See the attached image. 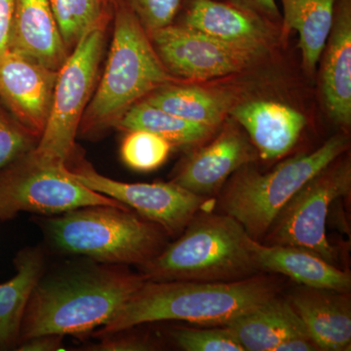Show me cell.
I'll return each mask as SVG.
<instances>
[{
	"mask_svg": "<svg viewBox=\"0 0 351 351\" xmlns=\"http://www.w3.org/2000/svg\"><path fill=\"white\" fill-rule=\"evenodd\" d=\"M145 281L125 265L89 258L50 274L44 270L25 306L20 343L45 334L80 336L105 326Z\"/></svg>",
	"mask_w": 351,
	"mask_h": 351,
	"instance_id": "cell-1",
	"label": "cell"
},
{
	"mask_svg": "<svg viewBox=\"0 0 351 351\" xmlns=\"http://www.w3.org/2000/svg\"><path fill=\"white\" fill-rule=\"evenodd\" d=\"M278 290L276 280L261 274L226 282L147 280L97 336L164 320L225 326L276 298Z\"/></svg>",
	"mask_w": 351,
	"mask_h": 351,
	"instance_id": "cell-2",
	"label": "cell"
},
{
	"mask_svg": "<svg viewBox=\"0 0 351 351\" xmlns=\"http://www.w3.org/2000/svg\"><path fill=\"white\" fill-rule=\"evenodd\" d=\"M253 241L232 217L203 210L179 239L138 267L149 281L240 280L260 274Z\"/></svg>",
	"mask_w": 351,
	"mask_h": 351,
	"instance_id": "cell-3",
	"label": "cell"
},
{
	"mask_svg": "<svg viewBox=\"0 0 351 351\" xmlns=\"http://www.w3.org/2000/svg\"><path fill=\"white\" fill-rule=\"evenodd\" d=\"M112 43L105 71L78 132L96 136L115 127L124 113L152 92L181 83L164 68L149 36L124 2L113 15Z\"/></svg>",
	"mask_w": 351,
	"mask_h": 351,
	"instance_id": "cell-4",
	"label": "cell"
},
{
	"mask_svg": "<svg viewBox=\"0 0 351 351\" xmlns=\"http://www.w3.org/2000/svg\"><path fill=\"white\" fill-rule=\"evenodd\" d=\"M41 221L53 248L98 263L140 267L167 245L160 226L128 207L92 205Z\"/></svg>",
	"mask_w": 351,
	"mask_h": 351,
	"instance_id": "cell-5",
	"label": "cell"
},
{
	"mask_svg": "<svg viewBox=\"0 0 351 351\" xmlns=\"http://www.w3.org/2000/svg\"><path fill=\"white\" fill-rule=\"evenodd\" d=\"M348 147L350 138L343 132L313 152L286 159L269 173H261L255 162L245 164L219 191L218 209L237 219L252 239L261 242L289 200Z\"/></svg>",
	"mask_w": 351,
	"mask_h": 351,
	"instance_id": "cell-6",
	"label": "cell"
},
{
	"mask_svg": "<svg viewBox=\"0 0 351 351\" xmlns=\"http://www.w3.org/2000/svg\"><path fill=\"white\" fill-rule=\"evenodd\" d=\"M107 27L88 32L58 71L47 124L32 151L43 162L66 166L75 152L80 122L94 93Z\"/></svg>",
	"mask_w": 351,
	"mask_h": 351,
	"instance_id": "cell-7",
	"label": "cell"
},
{
	"mask_svg": "<svg viewBox=\"0 0 351 351\" xmlns=\"http://www.w3.org/2000/svg\"><path fill=\"white\" fill-rule=\"evenodd\" d=\"M32 151L0 171V221L20 212L55 216L92 205L126 207L83 186L66 166L39 160Z\"/></svg>",
	"mask_w": 351,
	"mask_h": 351,
	"instance_id": "cell-8",
	"label": "cell"
},
{
	"mask_svg": "<svg viewBox=\"0 0 351 351\" xmlns=\"http://www.w3.org/2000/svg\"><path fill=\"white\" fill-rule=\"evenodd\" d=\"M350 189L351 161L345 152L289 200L262 243L301 247L336 265L338 254L327 239L326 219L332 203L350 195Z\"/></svg>",
	"mask_w": 351,
	"mask_h": 351,
	"instance_id": "cell-9",
	"label": "cell"
},
{
	"mask_svg": "<svg viewBox=\"0 0 351 351\" xmlns=\"http://www.w3.org/2000/svg\"><path fill=\"white\" fill-rule=\"evenodd\" d=\"M69 174L83 186L130 207L143 218L157 223L168 235L181 234L191 219L205 210L209 198L195 195L173 182L115 181L100 174L86 161L66 166Z\"/></svg>",
	"mask_w": 351,
	"mask_h": 351,
	"instance_id": "cell-10",
	"label": "cell"
},
{
	"mask_svg": "<svg viewBox=\"0 0 351 351\" xmlns=\"http://www.w3.org/2000/svg\"><path fill=\"white\" fill-rule=\"evenodd\" d=\"M164 68L181 80H209L239 73L258 57L177 24L147 34Z\"/></svg>",
	"mask_w": 351,
	"mask_h": 351,
	"instance_id": "cell-11",
	"label": "cell"
},
{
	"mask_svg": "<svg viewBox=\"0 0 351 351\" xmlns=\"http://www.w3.org/2000/svg\"><path fill=\"white\" fill-rule=\"evenodd\" d=\"M174 24L258 58L278 43L280 25L219 0H184Z\"/></svg>",
	"mask_w": 351,
	"mask_h": 351,
	"instance_id": "cell-12",
	"label": "cell"
},
{
	"mask_svg": "<svg viewBox=\"0 0 351 351\" xmlns=\"http://www.w3.org/2000/svg\"><path fill=\"white\" fill-rule=\"evenodd\" d=\"M209 144L184 157L176 168L171 182L203 197L218 195L237 169L256 162L257 149L234 120L228 119Z\"/></svg>",
	"mask_w": 351,
	"mask_h": 351,
	"instance_id": "cell-13",
	"label": "cell"
},
{
	"mask_svg": "<svg viewBox=\"0 0 351 351\" xmlns=\"http://www.w3.org/2000/svg\"><path fill=\"white\" fill-rule=\"evenodd\" d=\"M57 75L10 51L0 58V101L39 138L49 117Z\"/></svg>",
	"mask_w": 351,
	"mask_h": 351,
	"instance_id": "cell-14",
	"label": "cell"
},
{
	"mask_svg": "<svg viewBox=\"0 0 351 351\" xmlns=\"http://www.w3.org/2000/svg\"><path fill=\"white\" fill-rule=\"evenodd\" d=\"M228 117L247 132L263 160H276L288 154L306 125V117L299 110L271 100L237 101Z\"/></svg>",
	"mask_w": 351,
	"mask_h": 351,
	"instance_id": "cell-15",
	"label": "cell"
},
{
	"mask_svg": "<svg viewBox=\"0 0 351 351\" xmlns=\"http://www.w3.org/2000/svg\"><path fill=\"white\" fill-rule=\"evenodd\" d=\"M320 89L328 115L345 128L351 124V0H336L334 19L321 55Z\"/></svg>",
	"mask_w": 351,
	"mask_h": 351,
	"instance_id": "cell-16",
	"label": "cell"
},
{
	"mask_svg": "<svg viewBox=\"0 0 351 351\" xmlns=\"http://www.w3.org/2000/svg\"><path fill=\"white\" fill-rule=\"evenodd\" d=\"M319 350L346 351L351 346L348 292L304 287L288 299Z\"/></svg>",
	"mask_w": 351,
	"mask_h": 351,
	"instance_id": "cell-17",
	"label": "cell"
},
{
	"mask_svg": "<svg viewBox=\"0 0 351 351\" xmlns=\"http://www.w3.org/2000/svg\"><path fill=\"white\" fill-rule=\"evenodd\" d=\"M10 52L59 71L71 54L48 0H16Z\"/></svg>",
	"mask_w": 351,
	"mask_h": 351,
	"instance_id": "cell-18",
	"label": "cell"
},
{
	"mask_svg": "<svg viewBox=\"0 0 351 351\" xmlns=\"http://www.w3.org/2000/svg\"><path fill=\"white\" fill-rule=\"evenodd\" d=\"M260 272L282 274L306 287L350 292V272L339 269L313 252L291 245H267L254 239Z\"/></svg>",
	"mask_w": 351,
	"mask_h": 351,
	"instance_id": "cell-19",
	"label": "cell"
},
{
	"mask_svg": "<svg viewBox=\"0 0 351 351\" xmlns=\"http://www.w3.org/2000/svg\"><path fill=\"white\" fill-rule=\"evenodd\" d=\"M246 351H274L295 335H308L288 300L276 297L225 325Z\"/></svg>",
	"mask_w": 351,
	"mask_h": 351,
	"instance_id": "cell-20",
	"label": "cell"
},
{
	"mask_svg": "<svg viewBox=\"0 0 351 351\" xmlns=\"http://www.w3.org/2000/svg\"><path fill=\"white\" fill-rule=\"evenodd\" d=\"M144 101L182 119L214 129L223 125L237 103L235 97L226 90L181 83L159 88Z\"/></svg>",
	"mask_w": 351,
	"mask_h": 351,
	"instance_id": "cell-21",
	"label": "cell"
},
{
	"mask_svg": "<svg viewBox=\"0 0 351 351\" xmlns=\"http://www.w3.org/2000/svg\"><path fill=\"white\" fill-rule=\"evenodd\" d=\"M279 1L283 10L280 39L284 40L293 29L299 34L302 66L307 75H313L331 31L336 0Z\"/></svg>",
	"mask_w": 351,
	"mask_h": 351,
	"instance_id": "cell-22",
	"label": "cell"
},
{
	"mask_svg": "<svg viewBox=\"0 0 351 351\" xmlns=\"http://www.w3.org/2000/svg\"><path fill=\"white\" fill-rule=\"evenodd\" d=\"M16 274L0 284V350L17 348L25 306L32 289L44 272V255L39 248H25L16 256Z\"/></svg>",
	"mask_w": 351,
	"mask_h": 351,
	"instance_id": "cell-23",
	"label": "cell"
},
{
	"mask_svg": "<svg viewBox=\"0 0 351 351\" xmlns=\"http://www.w3.org/2000/svg\"><path fill=\"white\" fill-rule=\"evenodd\" d=\"M122 130H145L179 147H193L209 141L217 129L195 123L149 105L144 100L132 106L117 122Z\"/></svg>",
	"mask_w": 351,
	"mask_h": 351,
	"instance_id": "cell-24",
	"label": "cell"
},
{
	"mask_svg": "<svg viewBox=\"0 0 351 351\" xmlns=\"http://www.w3.org/2000/svg\"><path fill=\"white\" fill-rule=\"evenodd\" d=\"M69 53L92 29L108 27L114 9L103 0H48Z\"/></svg>",
	"mask_w": 351,
	"mask_h": 351,
	"instance_id": "cell-25",
	"label": "cell"
},
{
	"mask_svg": "<svg viewBox=\"0 0 351 351\" xmlns=\"http://www.w3.org/2000/svg\"><path fill=\"white\" fill-rule=\"evenodd\" d=\"M172 149L169 142L152 132L127 131L120 147V156L130 169L151 172L166 162Z\"/></svg>",
	"mask_w": 351,
	"mask_h": 351,
	"instance_id": "cell-26",
	"label": "cell"
},
{
	"mask_svg": "<svg viewBox=\"0 0 351 351\" xmlns=\"http://www.w3.org/2000/svg\"><path fill=\"white\" fill-rule=\"evenodd\" d=\"M176 345L186 351H245L228 328H176L171 332Z\"/></svg>",
	"mask_w": 351,
	"mask_h": 351,
	"instance_id": "cell-27",
	"label": "cell"
},
{
	"mask_svg": "<svg viewBox=\"0 0 351 351\" xmlns=\"http://www.w3.org/2000/svg\"><path fill=\"white\" fill-rule=\"evenodd\" d=\"M38 142V136L20 123L6 108L0 106V171L36 149Z\"/></svg>",
	"mask_w": 351,
	"mask_h": 351,
	"instance_id": "cell-28",
	"label": "cell"
},
{
	"mask_svg": "<svg viewBox=\"0 0 351 351\" xmlns=\"http://www.w3.org/2000/svg\"><path fill=\"white\" fill-rule=\"evenodd\" d=\"M184 0H124L147 34L174 24Z\"/></svg>",
	"mask_w": 351,
	"mask_h": 351,
	"instance_id": "cell-29",
	"label": "cell"
},
{
	"mask_svg": "<svg viewBox=\"0 0 351 351\" xmlns=\"http://www.w3.org/2000/svg\"><path fill=\"white\" fill-rule=\"evenodd\" d=\"M158 348L154 339L137 335L125 334L121 331L101 337L98 343L88 346L87 350L94 351H149Z\"/></svg>",
	"mask_w": 351,
	"mask_h": 351,
	"instance_id": "cell-30",
	"label": "cell"
},
{
	"mask_svg": "<svg viewBox=\"0 0 351 351\" xmlns=\"http://www.w3.org/2000/svg\"><path fill=\"white\" fill-rule=\"evenodd\" d=\"M239 6L245 10L257 14L272 24L280 25L282 15L277 6L276 0H219Z\"/></svg>",
	"mask_w": 351,
	"mask_h": 351,
	"instance_id": "cell-31",
	"label": "cell"
},
{
	"mask_svg": "<svg viewBox=\"0 0 351 351\" xmlns=\"http://www.w3.org/2000/svg\"><path fill=\"white\" fill-rule=\"evenodd\" d=\"M16 0H0V58L9 52Z\"/></svg>",
	"mask_w": 351,
	"mask_h": 351,
	"instance_id": "cell-32",
	"label": "cell"
},
{
	"mask_svg": "<svg viewBox=\"0 0 351 351\" xmlns=\"http://www.w3.org/2000/svg\"><path fill=\"white\" fill-rule=\"evenodd\" d=\"M62 335L45 334L21 341L17 350L21 351H56L64 350Z\"/></svg>",
	"mask_w": 351,
	"mask_h": 351,
	"instance_id": "cell-33",
	"label": "cell"
},
{
	"mask_svg": "<svg viewBox=\"0 0 351 351\" xmlns=\"http://www.w3.org/2000/svg\"><path fill=\"white\" fill-rule=\"evenodd\" d=\"M319 350L309 335H295L284 339L274 351H315Z\"/></svg>",
	"mask_w": 351,
	"mask_h": 351,
	"instance_id": "cell-34",
	"label": "cell"
},
{
	"mask_svg": "<svg viewBox=\"0 0 351 351\" xmlns=\"http://www.w3.org/2000/svg\"><path fill=\"white\" fill-rule=\"evenodd\" d=\"M106 4H108V6L112 7V9L117 8L119 4H121L122 2H124V0H103Z\"/></svg>",
	"mask_w": 351,
	"mask_h": 351,
	"instance_id": "cell-35",
	"label": "cell"
}]
</instances>
